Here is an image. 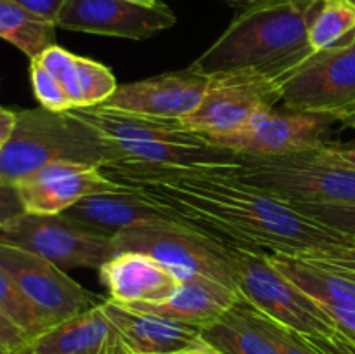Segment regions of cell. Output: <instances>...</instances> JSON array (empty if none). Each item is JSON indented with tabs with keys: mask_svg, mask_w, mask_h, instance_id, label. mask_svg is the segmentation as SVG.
I'll list each match as a JSON object with an SVG mask.
<instances>
[{
	"mask_svg": "<svg viewBox=\"0 0 355 354\" xmlns=\"http://www.w3.org/2000/svg\"><path fill=\"white\" fill-rule=\"evenodd\" d=\"M103 170L170 219L225 248L293 257L342 271L355 264V235L243 183L229 172L227 163L180 167L116 162Z\"/></svg>",
	"mask_w": 355,
	"mask_h": 354,
	"instance_id": "1",
	"label": "cell"
},
{
	"mask_svg": "<svg viewBox=\"0 0 355 354\" xmlns=\"http://www.w3.org/2000/svg\"><path fill=\"white\" fill-rule=\"evenodd\" d=\"M322 0H259L191 65L203 75L253 69L283 82L312 47L309 28Z\"/></svg>",
	"mask_w": 355,
	"mask_h": 354,
	"instance_id": "2",
	"label": "cell"
},
{
	"mask_svg": "<svg viewBox=\"0 0 355 354\" xmlns=\"http://www.w3.org/2000/svg\"><path fill=\"white\" fill-rule=\"evenodd\" d=\"M9 142L0 149V177L17 184L54 162L111 165L127 162L125 153L71 111L30 108L16 111Z\"/></svg>",
	"mask_w": 355,
	"mask_h": 354,
	"instance_id": "3",
	"label": "cell"
},
{
	"mask_svg": "<svg viewBox=\"0 0 355 354\" xmlns=\"http://www.w3.org/2000/svg\"><path fill=\"white\" fill-rule=\"evenodd\" d=\"M227 170L250 186L293 205H355V167L326 146L279 156L238 155Z\"/></svg>",
	"mask_w": 355,
	"mask_h": 354,
	"instance_id": "4",
	"label": "cell"
},
{
	"mask_svg": "<svg viewBox=\"0 0 355 354\" xmlns=\"http://www.w3.org/2000/svg\"><path fill=\"white\" fill-rule=\"evenodd\" d=\"M73 115L118 146L127 162L151 165H222L238 153L220 148L205 135L189 130L180 120L146 117L104 106L75 108Z\"/></svg>",
	"mask_w": 355,
	"mask_h": 354,
	"instance_id": "5",
	"label": "cell"
},
{
	"mask_svg": "<svg viewBox=\"0 0 355 354\" xmlns=\"http://www.w3.org/2000/svg\"><path fill=\"white\" fill-rule=\"evenodd\" d=\"M113 245L116 253L139 252L159 260L182 281L203 276L238 290L229 248L173 219L123 229L113 236Z\"/></svg>",
	"mask_w": 355,
	"mask_h": 354,
	"instance_id": "6",
	"label": "cell"
},
{
	"mask_svg": "<svg viewBox=\"0 0 355 354\" xmlns=\"http://www.w3.org/2000/svg\"><path fill=\"white\" fill-rule=\"evenodd\" d=\"M243 298L262 314L302 337H326L336 328L331 316L272 266L267 253L229 248Z\"/></svg>",
	"mask_w": 355,
	"mask_h": 354,
	"instance_id": "7",
	"label": "cell"
},
{
	"mask_svg": "<svg viewBox=\"0 0 355 354\" xmlns=\"http://www.w3.org/2000/svg\"><path fill=\"white\" fill-rule=\"evenodd\" d=\"M0 243L35 253L62 271L99 269L116 255L113 238L76 224L64 214H21L0 228Z\"/></svg>",
	"mask_w": 355,
	"mask_h": 354,
	"instance_id": "8",
	"label": "cell"
},
{
	"mask_svg": "<svg viewBox=\"0 0 355 354\" xmlns=\"http://www.w3.org/2000/svg\"><path fill=\"white\" fill-rule=\"evenodd\" d=\"M281 80L262 71L211 75L200 108L182 118V125L205 137L227 134L259 113L272 111L281 103Z\"/></svg>",
	"mask_w": 355,
	"mask_h": 354,
	"instance_id": "9",
	"label": "cell"
},
{
	"mask_svg": "<svg viewBox=\"0 0 355 354\" xmlns=\"http://www.w3.org/2000/svg\"><path fill=\"white\" fill-rule=\"evenodd\" d=\"M281 103L293 111L342 115L355 108V38L312 52L281 82Z\"/></svg>",
	"mask_w": 355,
	"mask_h": 354,
	"instance_id": "10",
	"label": "cell"
},
{
	"mask_svg": "<svg viewBox=\"0 0 355 354\" xmlns=\"http://www.w3.org/2000/svg\"><path fill=\"white\" fill-rule=\"evenodd\" d=\"M0 267L12 278L49 328L103 302L61 267L26 250L0 243Z\"/></svg>",
	"mask_w": 355,
	"mask_h": 354,
	"instance_id": "11",
	"label": "cell"
},
{
	"mask_svg": "<svg viewBox=\"0 0 355 354\" xmlns=\"http://www.w3.org/2000/svg\"><path fill=\"white\" fill-rule=\"evenodd\" d=\"M336 124L338 117L333 113L272 110L255 115L236 130L207 139L238 155L279 156L326 144V135Z\"/></svg>",
	"mask_w": 355,
	"mask_h": 354,
	"instance_id": "12",
	"label": "cell"
},
{
	"mask_svg": "<svg viewBox=\"0 0 355 354\" xmlns=\"http://www.w3.org/2000/svg\"><path fill=\"white\" fill-rule=\"evenodd\" d=\"M28 214H64L90 194L128 191L106 176L103 165L82 162H54L16 184Z\"/></svg>",
	"mask_w": 355,
	"mask_h": 354,
	"instance_id": "13",
	"label": "cell"
},
{
	"mask_svg": "<svg viewBox=\"0 0 355 354\" xmlns=\"http://www.w3.org/2000/svg\"><path fill=\"white\" fill-rule=\"evenodd\" d=\"M177 23L168 6L144 7L127 0H66L58 28L80 33L144 40Z\"/></svg>",
	"mask_w": 355,
	"mask_h": 354,
	"instance_id": "14",
	"label": "cell"
},
{
	"mask_svg": "<svg viewBox=\"0 0 355 354\" xmlns=\"http://www.w3.org/2000/svg\"><path fill=\"white\" fill-rule=\"evenodd\" d=\"M208 82L210 76L187 66L180 71L118 85L113 96L101 106L146 117L182 120L200 108Z\"/></svg>",
	"mask_w": 355,
	"mask_h": 354,
	"instance_id": "15",
	"label": "cell"
},
{
	"mask_svg": "<svg viewBox=\"0 0 355 354\" xmlns=\"http://www.w3.org/2000/svg\"><path fill=\"white\" fill-rule=\"evenodd\" d=\"M111 301L123 305L156 304L172 297L182 280L159 260L139 252H120L99 267Z\"/></svg>",
	"mask_w": 355,
	"mask_h": 354,
	"instance_id": "16",
	"label": "cell"
},
{
	"mask_svg": "<svg viewBox=\"0 0 355 354\" xmlns=\"http://www.w3.org/2000/svg\"><path fill=\"white\" fill-rule=\"evenodd\" d=\"M103 309L130 354H170L201 335L196 326L121 305L111 298L103 301Z\"/></svg>",
	"mask_w": 355,
	"mask_h": 354,
	"instance_id": "17",
	"label": "cell"
},
{
	"mask_svg": "<svg viewBox=\"0 0 355 354\" xmlns=\"http://www.w3.org/2000/svg\"><path fill=\"white\" fill-rule=\"evenodd\" d=\"M269 260L279 273L314 298L336 325L355 333V276L293 257L269 255Z\"/></svg>",
	"mask_w": 355,
	"mask_h": 354,
	"instance_id": "18",
	"label": "cell"
},
{
	"mask_svg": "<svg viewBox=\"0 0 355 354\" xmlns=\"http://www.w3.org/2000/svg\"><path fill=\"white\" fill-rule=\"evenodd\" d=\"M123 349L120 333L101 302L45 330L31 340L26 354H120Z\"/></svg>",
	"mask_w": 355,
	"mask_h": 354,
	"instance_id": "19",
	"label": "cell"
},
{
	"mask_svg": "<svg viewBox=\"0 0 355 354\" xmlns=\"http://www.w3.org/2000/svg\"><path fill=\"white\" fill-rule=\"evenodd\" d=\"M239 295H241L239 290H234L227 285L203 276H193L184 280L179 290L165 301L156 304H135L128 307L153 312L201 330L234 307L236 302L239 301Z\"/></svg>",
	"mask_w": 355,
	"mask_h": 354,
	"instance_id": "20",
	"label": "cell"
},
{
	"mask_svg": "<svg viewBox=\"0 0 355 354\" xmlns=\"http://www.w3.org/2000/svg\"><path fill=\"white\" fill-rule=\"evenodd\" d=\"M64 215L90 231L111 238L132 226L170 219L158 207L134 191L90 194L76 201L64 212Z\"/></svg>",
	"mask_w": 355,
	"mask_h": 354,
	"instance_id": "21",
	"label": "cell"
},
{
	"mask_svg": "<svg viewBox=\"0 0 355 354\" xmlns=\"http://www.w3.org/2000/svg\"><path fill=\"white\" fill-rule=\"evenodd\" d=\"M201 337L222 354H279L272 340L250 318L241 304V295L234 307L217 321L203 326Z\"/></svg>",
	"mask_w": 355,
	"mask_h": 354,
	"instance_id": "22",
	"label": "cell"
},
{
	"mask_svg": "<svg viewBox=\"0 0 355 354\" xmlns=\"http://www.w3.org/2000/svg\"><path fill=\"white\" fill-rule=\"evenodd\" d=\"M55 24L21 7L16 0H0V38L30 59L55 44Z\"/></svg>",
	"mask_w": 355,
	"mask_h": 354,
	"instance_id": "23",
	"label": "cell"
},
{
	"mask_svg": "<svg viewBox=\"0 0 355 354\" xmlns=\"http://www.w3.org/2000/svg\"><path fill=\"white\" fill-rule=\"evenodd\" d=\"M355 38V2L352 0H322L311 28L309 44L312 51L340 47Z\"/></svg>",
	"mask_w": 355,
	"mask_h": 354,
	"instance_id": "24",
	"label": "cell"
},
{
	"mask_svg": "<svg viewBox=\"0 0 355 354\" xmlns=\"http://www.w3.org/2000/svg\"><path fill=\"white\" fill-rule=\"evenodd\" d=\"M0 312L17 328L23 330L30 340L37 339L49 328L37 309L31 305V302L24 297L23 292L2 267H0Z\"/></svg>",
	"mask_w": 355,
	"mask_h": 354,
	"instance_id": "25",
	"label": "cell"
},
{
	"mask_svg": "<svg viewBox=\"0 0 355 354\" xmlns=\"http://www.w3.org/2000/svg\"><path fill=\"white\" fill-rule=\"evenodd\" d=\"M75 78L80 97L78 108L101 106L118 89L116 78L107 66L83 56H76Z\"/></svg>",
	"mask_w": 355,
	"mask_h": 354,
	"instance_id": "26",
	"label": "cell"
},
{
	"mask_svg": "<svg viewBox=\"0 0 355 354\" xmlns=\"http://www.w3.org/2000/svg\"><path fill=\"white\" fill-rule=\"evenodd\" d=\"M243 307L246 309V312L250 314V318L260 326L263 333L272 340V344L276 346V349L279 351V354H319L314 347L309 346L305 342V339L298 333H295L293 330H288L286 326L279 325L274 319H270L269 316L262 314L259 309L253 307L246 298L241 297Z\"/></svg>",
	"mask_w": 355,
	"mask_h": 354,
	"instance_id": "27",
	"label": "cell"
},
{
	"mask_svg": "<svg viewBox=\"0 0 355 354\" xmlns=\"http://www.w3.org/2000/svg\"><path fill=\"white\" fill-rule=\"evenodd\" d=\"M30 80L35 99L42 108L51 111H71L73 104L61 83L49 69H45L37 59H30Z\"/></svg>",
	"mask_w": 355,
	"mask_h": 354,
	"instance_id": "28",
	"label": "cell"
},
{
	"mask_svg": "<svg viewBox=\"0 0 355 354\" xmlns=\"http://www.w3.org/2000/svg\"><path fill=\"white\" fill-rule=\"evenodd\" d=\"M293 205V203H291ZM309 217L318 219L331 228L355 235V205L338 207V205H295Z\"/></svg>",
	"mask_w": 355,
	"mask_h": 354,
	"instance_id": "29",
	"label": "cell"
},
{
	"mask_svg": "<svg viewBox=\"0 0 355 354\" xmlns=\"http://www.w3.org/2000/svg\"><path fill=\"white\" fill-rule=\"evenodd\" d=\"M305 342L319 354H355V333L336 326L326 337H304Z\"/></svg>",
	"mask_w": 355,
	"mask_h": 354,
	"instance_id": "30",
	"label": "cell"
},
{
	"mask_svg": "<svg viewBox=\"0 0 355 354\" xmlns=\"http://www.w3.org/2000/svg\"><path fill=\"white\" fill-rule=\"evenodd\" d=\"M21 214H24V207L21 203L16 184L0 177V228L9 224Z\"/></svg>",
	"mask_w": 355,
	"mask_h": 354,
	"instance_id": "31",
	"label": "cell"
},
{
	"mask_svg": "<svg viewBox=\"0 0 355 354\" xmlns=\"http://www.w3.org/2000/svg\"><path fill=\"white\" fill-rule=\"evenodd\" d=\"M30 342V337L0 312V344L2 346L14 354H26Z\"/></svg>",
	"mask_w": 355,
	"mask_h": 354,
	"instance_id": "32",
	"label": "cell"
},
{
	"mask_svg": "<svg viewBox=\"0 0 355 354\" xmlns=\"http://www.w3.org/2000/svg\"><path fill=\"white\" fill-rule=\"evenodd\" d=\"M16 2L40 19L58 26V19L61 16L66 0H16Z\"/></svg>",
	"mask_w": 355,
	"mask_h": 354,
	"instance_id": "33",
	"label": "cell"
},
{
	"mask_svg": "<svg viewBox=\"0 0 355 354\" xmlns=\"http://www.w3.org/2000/svg\"><path fill=\"white\" fill-rule=\"evenodd\" d=\"M16 111L0 106V149L9 142L10 135H12L14 132V127H16Z\"/></svg>",
	"mask_w": 355,
	"mask_h": 354,
	"instance_id": "34",
	"label": "cell"
},
{
	"mask_svg": "<svg viewBox=\"0 0 355 354\" xmlns=\"http://www.w3.org/2000/svg\"><path fill=\"white\" fill-rule=\"evenodd\" d=\"M170 354H222V353L218 349H215L210 342H207V340L200 335L194 342L187 344L186 347H182V349L179 351H173V353Z\"/></svg>",
	"mask_w": 355,
	"mask_h": 354,
	"instance_id": "35",
	"label": "cell"
},
{
	"mask_svg": "<svg viewBox=\"0 0 355 354\" xmlns=\"http://www.w3.org/2000/svg\"><path fill=\"white\" fill-rule=\"evenodd\" d=\"M324 146L336 158L343 160L349 165L355 167V142L354 144H333V142H326Z\"/></svg>",
	"mask_w": 355,
	"mask_h": 354,
	"instance_id": "36",
	"label": "cell"
},
{
	"mask_svg": "<svg viewBox=\"0 0 355 354\" xmlns=\"http://www.w3.org/2000/svg\"><path fill=\"white\" fill-rule=\"evenodd\" d=\"M338 124L343 125V127L355 130V110L345 111V113L338 115Z\"/></svg>",
	"mask_w": 355,
	"mask_h": 354,
	"instance_id": "37",
	"label": "cell"
},
{
	"mask_svg": "<svg viewBox=\"0 0 355 354\" xmlns=\"http://www.w3.org/2000/svg\"><path fill=\"white\" fill-rule=\"evenodd\" d=\"M127 2H132V3H137V6H144V7H156L159 6V0H127Z\"/></svg>",
	"mask_w": 355,
	"mask_h": 354,
	"instance_id": "38",
	"label": "cell"
},
{
	"mask_svg": "<svg viewBox=\"0 0 355 354\" xmlns=\"http://www.w3.org/2000/svg\"><path fill=\"white\" fill-rule=\"evenodd\" d=\"M0 354H14V353H10V351L7 349V347H3L2 344H0Z\"/></svg>",
	"mask_w": 355,
	"mask_h": 354,
	"instance_id": "39",
	"label": "cell"
},
{
	"mask_svg": "<svg viewBox=\"0 0 355 354\" xmlns=\"http://www.w3.org/2000/svg\"><path fill=\"white\" fill-rule=\"evenodd\" d=\"M120 354H130V353H127V351H125V349H123V351H121V353H120Z\"/></svg>",
	"mask_w": 355,
	"mask_h": 354,
	"instance_id": "40",
	"label": "cell"
},
{
	"mask_svg": "<svg viewBox=\"0 0 355 354\" xmlns=\"http://www.w3.org/2000/svg\"><path fill=\"white\" fill-rule=\"evenodd\" d=\"M246 2H259V0H246Z\"/></svg>",
	"mask_w": 355,
	"mask_h": 354,
	"instance_id": "41",
	"label": "cell"
},
{
	"mask_svg": "<svg viewBox=\"0 0 355 354\" xmlns=\"http://www.w3.org/2000/svg\"><path fill=\"white\" fill-rule=\"evenodd\" d=\"M352 2H355V0H352Z\"/></svg>",
	"mask_w": 355,
	"mask_h": 354,
	"instance_id": "42",
	"label": "cell"
},
{
	"mask_svg": "<svg viewBox=\"0 0 355 354\" xmlns=\"http://www.w3.org/2000/svg\"><path fill=\"white\" fill-rule=\"evenodd\" d=\"M354 110H355V108H354Z\"/></svg>",
	"mask_w": 355,
	"mask_h": 354,
	"instance_id": "43",
	"label": "cell"
}]
</instances>
